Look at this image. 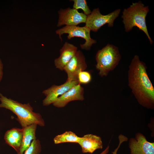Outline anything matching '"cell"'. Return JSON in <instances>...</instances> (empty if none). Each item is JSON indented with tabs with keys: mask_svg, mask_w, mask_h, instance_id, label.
Returning <instances> with one entry per match:
<instances>
[{
	"mask_svg": "<svg viewBox=\"0 0 154 154\" xmlns=\"http://www.w3.org/2000/svg\"><path fill=\"white\" fill-rule=\"evenodd\" d=\"M78 143L80 146L83 153H92L96 149L103 147L101 137L92 134H87L80 137Z\"/></svg>",
	"mask_w": 154,
	"mask_h": 154,
	"instance_id": "7c38bea8",
	"label": "cell"
},
{
	"mask_svg": "<svg viewBox=\"0 0 154 154\" xmlns=\"http://www.w3.org/2000/svg\"><path fill=\"white\" fill-rule=\"evenodd\" d=\"M72 1L74 2L73 9L76 10L78 9H82L84 13L87 16L91 13L92 11L88 5L86 0H73Z\"/></svg>",
	"mask_w": 154,
	"mask_h": 154,
	"instance_id": "ac0fdd59",
	"label": "cell"
},
{
	"mask_svg": "<svg viewBox=\"0 0 154 154\" xmlns=\"http://www.w3.org/2000/svg\"><path fill=\"white\" fill-rule=\"evenodd\" d=\"M119 145L112 152V154H117V151L122 143L124 141H127V138L126 137L122 135H119Z\"/></svg>",
	"mask_w": 154,
	"mask_h": 154,
	"instance_id": "ffe728a7",
	"label": "cell"
},
{
	"mask_svg": "<svg viewBox=\"0 0 154 154\" xmlns=\"http://www.w3.org/2000/svg\"><path fill=\"white\" fill-rule=\"evenodd\" d=\"M59 18L57 27L62 25L77 26L81 23H85L87 16L84 13H80L77 10L68 8L61 9L58 11Z\"/></svg>",
	"mask_w": 154,
	"mask_h": 154,
	"instance_id": "ba28073f",
	"label": "cell"
},
{
	"mask_svg": "<svg viewBox=\"0 0 154 154\" xmlns=\"http://www.w3.org/2000/svg\"><path fill=\"white\" fill-rule=\"evenodd\" d=\"M121 59L118 48L113 44H108L98 50L96 55V69L102 77L106 76L118 64Z\"/></svg>",
	"mask_w": 154,
	"mask_h": 154,
	"instance_id": "277c9868",
	"label": "cell"
},
{
	"mask_svg": "<svg viewBox=\"0 0 154 154\" xmlns=\"http://www.w3.org/2000/svg\"><path fill=\"white\" fill-rule=\"evenodd\" d=\"M84 88L79 84L73 86L58 97L52 104L57 108H63L70 102L83 100H84Z\"/></svg>",
	"mask_w": 154,
	"mask_h": 154,
	"instance_id": "30bf717a",
	"label": "cell"
},
{
	"mask_svg": "<svg viewBox=\"0 0 154 154\" xmlns=\"http://www.w3.org/2000/svg\"><path fill=\"white\" fill-rule=\"evenodd\" d=\"M23 135L22 129L14 128L5 133L4 139L6 143L13 147L18 154L19 151Z\"/></svg>",
	"mask_w": 154,
	"mask_h": 154,
	"instance_id": "5bb4252c",
	"label": "cell"
},
{
	"mask_svg": "<svg viewBox=\"0 0 154 154\" xmlns=\"http://www.w3.org/2000/svg\"><path fill=\"white\" fill-rule=\"evenodd\" d=\"M109 151V146H108L106 149L100 154H107ZM67 154H70L67 153Z\"/></svg>",
	"mask_w": 154,
	"mask_h": 154,
	"instance_id": "7402d4cb",
	"label": "cell"
},
{
	"mask_svg": "<svg viewBox=\"0 0 154 154\" xmlns=\"http://www.w3.org/2000/svg\"><path fill=\"white\" fill-rule=\"evenodd\" d=\"M77 47L73 44L65 42L60 49V56L54 60L56 68L63 70L65 66L74 55L77 51Z\"/></svg>",
	"mask_w": 154,
	"mask_h": 154,
	"instance_id": "4fadbf2b",
	"label": "cell"
},
{
	"mask_svg": "<svg viewBox=\"0 0 154 154\" xmlns=\"http://www.w3.org/2000/svg\"><path fill=\"white\" fill-rule=\"evenodd\" d=\"M120 11V9H117L104 15L101 13L98 8L94 9L87 16L85 26L94 32L97 31L106 24H108L109 27H112L113 26L114 21L119 16Z\"/></svg>",
	"mask_w": 154,
	"mask_h": 154,
	"instance_id": "5b68a950",
	"label": "cell"
},
{
	"mask_svg": "<svg viewBox=\"0 0 154 154\" xmlns=\"http://www.w3.org/2000/svg\"><path fill=\"white\" fill-rule=\"evenodd\" d=\"M79 84L78 80L69 81L59 85H53L42 92L46 96L42 101L44 106H48L55 102L61 96L74 86Z\"/></svg>",
	"mask_w": 154,
	"mask_h": 154,
	"instance_id": "9c48e42d",
	"label": "cell"
},
{
	"mask_svg": "<svg viewBox=\"0 0 154 154\" xmlns=\"http://www.w3.org/2000/svg\"><path fill=\"white\" fill-rule=\"evenodd\" d=\"M37 125L33 124L22 128L23 135L20 148L17 154H23L30 146L32 141L36 139Z\"/></svg>",
	"mask_w": 154,
	"mask_h": 154,
	"instance_id": "9a60e30c",
	"label": "cell"
},
{
	"mask_svg": "<svg viewBox=\"0 0 154 154\" xmlns=\"http://www.w3.org/2000/svg\"><path fill=\"white\" fill-rule=\"evenodd\" d=\"M87 67L84 54L81 51L77 50L64 68L63 70L67 75V80L69 81L78 80L79 73L85 70Z\"/></svg>",
	"mask_w": 154,
	"mask_h": 154,
	"instance_id": "52a82bcc",
	"label": "cell"
},
{
	"mask_svg": "<svg viewBox=\"0 0 154 154\" xmlns=\"http://www.w3.org/2000/svg\"><path fill=\"white\" fill-rule=\"evenodd\" d=\"M128 86L139 103L148 108L154 103V88L147 72L145 64L137 55L134 56L129 67Z\"/></svg>",
	"mask_w": 154,
	"mask_h": 154,
	"instance_id": "6da1fadb",
	"label": "cell"
},
{
	"mask_svg": "<svg viewBox=\"0 0 154 154\" xmlns=\"http://www.w3.org/2000/svg\"><path fill=\"white\" fill-rule=\"evenodd\" d=\"M149 11L148 6H145L141 1H139L132 3L129 7L125 9L121 18L125 32H129L134 27H137L145 33L152 44L153 41L148 32L145 20Z\"/></svg>",
	"mask_w": 154,
	"mask_h": 154,
	"instance_id": "3957f363",
	"label": "cell"
},
{
	"mask_svg": "<svg viewBox=\"0 0 154 154\" xmlns=\"http://www.w3.org/2000/svg\"><path fill=\"white\" fill-rule=\"evenodd\" d=\"M131 154H154V143L147 141L142 134L137 135L129 143Z\"/></svg>",
	"mask_w": 154,
	"mask_h": 154,
	"instance_id": "8fae6325",
	"label": "cell"
},
{
	"mask_svg": "<svg viewBox=\"0 0 154 154\" xmlns=\"http://www.w3.org/2000/svg\"><path fill=\"white\" fill-rule=\"evenodd\" d=\"M3 66L2 62L0 58V82L1 81L3 76Z\"/></svg>",
	"mask_w": 154,
	"mask_h": 154,
	"instance_id": "44dd1931",
	"label": "cell"
},
{
	"mask_svg": "<svg viewBox=\"0 0 154 154\" xmlns=\"http://www.w3.org/2000/svg\"><path fill=\"white\" fill-rule=\"evenodd\" d=\"M0 108L9 110L17 116V120L22 128L33 124L44 126L45 122L40 114L33 111L29 103L22 104L8 98L0 93Z\"/></svg>",
	"mask_w": 154,
	"mask_h": 154,
	"instance_id": "7a4b0ae2",
	"label": "cell"
},
{
	"mask_svg": "<svg viewBox=\"0 0 154 154\" xmlns=\"http://www.w3.org/2000/svg\"><path fill=\"white\" fill-rule=\"evenodd\" d=\"M90 30L85 26L80 27L77 26H66L62 28L57 30L56 32V34L59 35L60 38L62 40L61 36L63 34L67 33L68 39H70L74 37L83 38L85 40V42L80 45L82 49L89 50L93 44L96 43V40L92 38L90 36Z\"/></svg>",
	"mask_w": 154,
	"mask_h": 154,
	"instance_id": "8992f818",
	"label": "cell"
},
{
	"mask_svg": "<svg viewBox=\"0 0 154 154\" xmlns=\"http://www.w3.org/2000/svg\"><path fill=\"white\" fill-rule=\"evenodd\" d=\"M80 137L73 132L68 131L56 135L53 140L55 144L66 142L78 143Z\"/></svg>",
	"mask_w": 154,
	"mask_h": 154,
	"instance_id": "2e32d148",
	"label": "cell"
},
{
	"mask_svg": "<svg viewBox=\"0 0 154 154\" xmlns=\"http://www.w3.org/2000/svg\"><path fill=\"white\" fill-rule=\"evenodd\" d=\"M90 73L87 71H82L80 72L78 76V80L80 84H87L91 81Z\"/></svg>",
	"mask_w": 154,
	"mask_h": 154,
	"instance_id": "d6986e66",
	"label": "cell"
},
{
	"mask_svg": "<svg viewBox=\"0 0 154 154\" xmlns=\"http://www.w3.org/2000/svg\"><path fill=\"white\" fill-rule=\"evenodd\" d=\"M41 151L40 141L38 139L33 140L29 147L23 154H40Z\"/></svg>",
	"mask_w": 154,
	"mask_h": 154,
	"instance_id": "e0dca14e",
	"label": "cell"
}]
</instances>
